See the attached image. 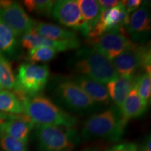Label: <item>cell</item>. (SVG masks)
<instances>
[{"instance_id":"cell-23","label":"cell","mask_w":151,"mask_h":151,"mask_svg":"<svg viewBox=\"0 0 151 151\" xmlns=\"http://www.w3.org/2000/svg\"><path fill=\"white\" fill-rule=\"evenodd\" d=\"M55 1L52 0H25L24 5L29 12L43 17L52 15Z\"/></svg>"},{"instance_id":"cell-22","label":"cell","mask_w":151,"mask_h":151,"mask_svg":"<svg viewBox=\"0 0 151 151\" xmlns=\"http://www.w3.org/2000/svg\"><path fill=\"white\" fill-rule=\"evenodd\" d=\"M16 81L12 66L8 58L0 53V88L1 90H14Z\"/></svg>"},{"instance_id":"cell-9","label":"cell","mask_w":151,"mask_h":151,"mask_svg":"<svg viewBox=\"0 0 151 151\" xmlns=\"http://www.w3.org/2000/svg\"><path fill=\"white\" fill-rule=\"evenodd\" d=\"M89 40L92 48L111 61L127 50L134 43L128 36L125 29L113 30Z\"/></svg>"},{"instance_id":"cell-25","label":"cell","mask_w":151,"mask_h":151,"mask_svg":"<svg viewBox=\"0 0 151 151\" xmlns=\"http://www.w3.org/2000/svg\"><path fill=\"white\" fill-rule=\"evenodd\" d=\"M58 53V50L49 47H35L28 50V60L35 64V62H47L53 59Z\"/></svg>"},{"instance_id":"cell-12","label":"cell","mask_w":151,"mask_h":151,"mask_svg":"<svg viewBox=\"0 0 151 151\" xmlns=\"http://www.w3.org/2000/svg\"><path fill=\"white\" fill-rule=\"evenodd\" d=\"M150 1H142V4L132 16L126 27L127 33L134 43H143L148 39L151 29Z\"/></svg>"},{"instance_id":"cell-3","label":"cell","mask_w":151,"mask_h":151,"mask_svg":"<svg viewBox=\"0 0 151 151\" xmlns=\"http://www.w3.org/2000/svg\"><path fill=\"white\" fill-rule=\"evenodd\" d=\"M126 125L127 122L122 120L119 109L111 106L88 118L81 131V137L86 141L95 139L118 141L124 134Z\"/></svg>"},{"instance_id":"cell-18","label":"cell","mask_w":151,"mask_h":151,"mask_svg":"<svg viewBox=\"0 0 151 151\" xmlns=\"http://www.w3.org/2000/svg\"><path fill=\"white\" fill-rule=\"evenodd\" d=\"M77 3L84 22V37L88 38L101 16V9L96 0H78Z\"/></svg>"},{"instance_id":"cell-16","label":"cell","mask_w":151,"mask_h":151,"mask_svg":"<svg viewBox=\"0 0 151 151\" xmlns=\"http://www.w3.org/2000/svg\"><path fill=\"white\" fill-rule=\"evenodd\" d=\"M35 124L24 114L16 115L0 128V132L27 143Z\"/></svg>"},{"instance_id":"cell-28","label":"cell","mask_w":151,"mask_h":151,"mask_svg":"<svg viewBox=\"0 0 151 151\" xmlns=\"http://www.w3.org/2000/svg\"><path fill=\"white\" fill-rule=\"evenodd\" d=\"M141 4V0H128L124 1V6L127 12L130 14L132 12H134L136 10H137L140 7Z\"/></svg>"},{"instance_id":"cell-6","label":"cell","mask_w":151,"mask_h":151,"mask_svg":"<svg viewBox=\"0 0 151 151\" xmlns=\"http://www.w3.org/2000/svg\"><path fill=\"white\" fill-rule=\"evenodd\" d=\"M50 70L46 65L22 64L16 77L14 93L22 101L27 97L40 94L48 84Z\"/></svg>"},{"instance_id":"cell-14","label":"cell","mask_w":151,"mask_h":151,"mask_svg":"<svg viewBox=\"0 0 151 151\" xmlns=\"http://www.w3.org/2000/svg\"><path fill=\"white\" fill-rule=\"evenodd\" d=\"M72 79L96 104L107 105L110 103L108 90L104 84L78 74H76Z\"/></svg>"},{"instance_id":"cell-1","label":"cell","mask_w":151,"mask_h":151,"mask_svg":"<svg viewBox=\"0 0 151 151\" xmlns=\"http://www.w3.org/2000/svg\"><path fill=\"white\" fill-rule=\"evenodd\" d=\"M68 66L76 74L85 76L104 85L119 76L112 61L91 46L77 49L69 58Z\"/></svg>"},{"instance_id":"cell-17","label":"cell","mask_w":151,"mask_h":151,"mask_svg":"<svg viewBox=\"0 0 151 151\" xmlns=\"http://www.w3.org/2000/svg\"><path fill=\"white\" fill-rule=\"evenodd\" d=\"M135 76H118L106 83L109 97L115 104L116 108L120 109L124 99L134 86Z\"/></svg>"},{"instance_id":"cell-30","label":"cell","mask_w":151,"mask_h":151,"mask_svg":"<svg viewBox=\"0 0 151 151\" xmlns=\"http://www.w3.org/2000/svg\"><path fill=\"white\" fill-rule=\"evenodd\" d=\"M141 151H151V139L148 135L145 138L141 147Z\"/></svg>"},{"instance_id":"cell-20","label":"cell","mask_w":151,"mask_h":151,"mask_svg":"<svg viewBox=\"0 0 151 151\" xmlns=\"http://www.w3.org/2000/svg\"><path fill=\"white\" fill-rule=\"evenodd\" d=\"M19 43L14 32L0 19V53L14 58L18 55Z\"/></svg>"},{"instance_id":"cell-26","label":"cell","mask_w":151,"mask_h":151,"mask_svg":"<svg viewBox=\"0 0 151 151\" xmlns=\"http://www.w3.org/2000/svg\"><path fill=\"white\" fill-rule=\"evenodd\" d=\"M0 147L3 151H27V143L0 132Z\"/></svg>"},{"instance_id":"cell-33","label":"cell","mask_w":151,"mask_h":151,"mask_svg":"<svg viewBox=\"0 0 151 151\" xmlns=\"http://www.w3.org/2000/svg\"><path fill=\"white\" fill-rule=\"evenodd\" d=\"M0 90H1V88H0Z\"/></svg>"},{"instance_id":"cell-5","label":"cell","mask_w":151,"mask_h":151,"mask_svg":"<svg viewBox=\"0 0 151 151\" xmlns=\"http://www.w3.org/2000/svg\"><path fill=\"white\" fill-rule=\"evenodd\" d=\"M39 151H73L80 137L73 128L54 125H35Z\"/></svg>"},{"instance_id":"cell-19","label":"cell","mask_w":151,"mask_h":151,"mask_svg":"<svg viewBox=\"0 0 151 151\" xmlns=\"http://www.w3.org/2000/svg\"><path fill=\"white\" fill-rule=\"evenodd\" d=\"M34 29L42 37L55 41L68 40L77 38L75 32L44 22H37Z\"/></svg>"},{"instance_id":"cell-31","label":"cell","mask_w":151,"mask_h":151,"mask_svg":"<svg viewBox=\"0 0 151 151\" xmlns=\"http://www.w3.org/2000/svg\"><path fill=\"white\" fill-rule=\"evenodd\" d=\"M106 151H126L125 143H120V144L115 145L109 148Z\"/></svg>"},{"instance_id":"cell-24","label":"cell","mask_w":151,"mask_h":151,"mask_svg":"<svg viewBox=\"0 0 151 151\" xmlns=\"http://www.w3.org/2000/svg\"><path fill=\"white\" fill-rule=\"evenodd\" d=\"M134 85L139 96L148 105L151 97V71H143L141 75L136 76Z\"/></svg>"},{"instance_id":"cell-7","label":"cell","mask_w":151,"mask_h":151,"mask_svg":"<svg viewBox=\"0 0 151 151\" xmlns=\"http://www.w3.org/2000/svg\"><path fill=\"white\" fill-rule=\"evenodd\" d=\"M150 62V46L134 42L112 61L119 76H133L139 69L151 71Z\"/></svg>"},{"instance_id":"cell-8","label":"cell","mask_w":151,"mask_h":151,"mask_svg":"<svg viewBox=\"0 0 151 151\" xmlns=\"http://www.w3.org/2000/svg\"><path fill=\"white\" fill-rule=\"evenodd\" d=\"M0 19L14 32L17 37H22L33 29L37 23L20 3L11 0H0Z\"/></svg>"},{"instance_id":"cell-21","label":"cell","mask_w":151,"mask_h":151,"mask_svg":"<svg viewBox=\"0 0 151 151\" xmlns=\"http://www.w3.org/2000/svg\"><path fill=\"white\" fill-rule=\"evenodd\" d=\"M0 112L11 115L24 114L23 105L14 92L0 90Z\"/></svg>"},{"instance_id":"cell-2","label":"cell","mask_w":151,"mask_h":151,"mask_svg":"<svg viewBox=\"0 0 151 151\" xmlns=\"http://www.w3.org/2000/svg\"><path fill=\"white\" fill-rule=\"evenodd\" d=\"M21 102L23 105L24 114L35 125L73 128L77 123L76 117L41 94L27 97L22 100Z\"/></svg>"},{"instance_id":"cell-29","label":"cell","mask_w":151,"mask_h":151,"mask_svg":"<svg viewBox=\"0 0 151 151\" xmlns=\"http://www.w3.org/2000/svg\"><path fill=\"white\" fill-rule=\"evenodd\" d=\"M15 116L16 115H11L0 112V128L2 127L4 124L6 123L7 122H9L11 119L14 118Z\"/></svg>"},{"instance_id":"cell-15","label":"cell","mask_w":151,"mask_h":151,"mask_svg":"<svg viewBox=\"0 0 151 151\" xmlns=\"http://www.w3.org/2000/svg\"><path fill=\"white\" fill-rule=\"evenodd\" d=\"M148 105L139 96L134 83L133 87L119 111L122 120L127 123L131 119L143 116L148 109Z\"/></svg>"},{"instance_id":"cell-27","label":"cell","mask_w":151,"mask_h":151,"mask_svg":"<svg viewBox=\"0 0 151 151\" xmlns=\"http://www.w3.org/2000/svg\"><path fill=\"white\" fill-rule=\"evenodd\" d=\"M101 12L109 10L120 4V1L117 0H99L98 1Z\"/></svg>"},{"instance_id":"cell-10","label":"cell","mask_w":151,"mask_h":151,"mask_svg":"<svg viewBox=\"0 0 151 151\" xmlns=\"http://www.w3.org/2000/svg\"><path fill=\"white\" fill-rule=\"evenodd\" d=\"M129 18L130 14L126 10L124 1H120V4L117 6L101 12L88 39H95L103 34L113 30L126 29L129 24Z\"/></svg>"},{"instance_id":"cell-32","label":"cell","mask_w":151,"mask_h":151,"mask_svg":"<svg viewBox=\"0 0 151 151\" xmlns=\"http://www.w3.org/2000/svg\"><path fill=\"white\" fill-rule=\"evenodd\" d=\"M83 151H104L103 149L98 148V147H90L84 149Z\"/></svg>"},{"instance_id":"cell-13","label":"cell","mask_w":151,"mask_h":151,"mask_svg":"<svg viewBox=\"0 0 151 151\" xmlns=\"http://www.w3.org/2000/svg\"><path fill=\"white\" fill-rule=\"evenodd\" d=\"M21 45L28 50L35 47L46 46L55 49L59 52L77 50L81 47V41L78 37L68 40H51L39 35L33 29L21 37Z\"/></svg>"},{"instance_id":"cell-4","label":"cell","mask_w":151,"mask_h":151,"mask_svg":"<svg viewBox=\"0 0 151 151\" xmlns=\"http://www.w3.org/2000/svg\"><path fill=\"white\" fill-rule=\"evenodd\" d=\"M50 87L52 97L62 109L83 115L94 112L98 108L73 79L56 77L51 81Z\"/></svg>"},{"instance_id":"cell-11","label":"cell","mask_w":151,"mask_h":151,"mask_svg":"<svg viewBox=\"0 0 151 151\" xmlns=\"http://www.w3.org/2000/svg\"><path fill=\"white\" fill-rule=\"evenodd\" d=\"M52 16L60 24L85 36V25L80 9L76 0H60L55 1Z\"/></svg>"}]
</instances>
